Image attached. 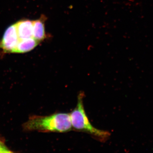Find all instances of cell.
I'll use <instances>...</instances> for the list:
<instances>
[{"label":"cell","instance_id":"obj_1","mask_svg":"<svg viewBox=\"0 0 153 153\" xmlns=\"http://www.w3.org/2000/svg\"><path fill=\"white\" fill-rule=\"evenodd\" d=\"M84 92H79L76 106L69 114L72 130L88 134L99 141L105 142L109 139L111 133L107 131L96 128L91 123L84 109Z\"/></svg>","mask_w":153,"mask_h":153},{"label":"cell","instance_id":"obj_2","mask_svg":"<svg viewBox=\"0 0 153 153\" xmlns=\"http://www.w3.org/2000/svg\"><path fill=\"white\" fill-rule=\"evenodd\" d=\"M28 129L45 132H68L72 130L70 114L56 113L47 116H36L28 121Z\"/></svg>","mask_w":153,"mask_h":153},{"label":"cell","instance_id":"obj_3","mask_svg":"<svg viewBox=\"0 0 153 153\" xmlns=\"http://www.w3.org/2000/svg\"><path fill=\"white\" fill-rule=\"evenodd\" d=\"M19 41L15 23L6 29L2 38L0 40V49L5 53H14Z\"/></svg>","mask_w":153,"mask_h":153},{"label":"cell","instance_id":"obj_4","mask_svg":"<svg viewBox=\"0 0 153 153\" xmlns=\"http://www.w3.org/2000/svg\"><path fill=\"white\" fill-rule=\"evenodd\" d=\"M19 40L33 37V21L25 19L16 23Z\"/></svg>","mask_w":153,"mask_h":153},{"label":"cell","instance_id":"obj_5","mask_svg":"<svg viewBox=\"0 0 153 153\" xmlns=\"http://www.w3.org/2000/svg\"><path fill=\"white\" fill-rule=\"evenodd\" d=\"M45 19L46 17L44 16L33 21V37L40 43L46 38L44 23Z\"/></svg>","mask_w":153,"mask_h":153},{"label":"cell","instance_id":"obj_6","mask_svg":"<svg viewBox=\"0 0 153 153\" xmlns=\"http://www.w3.org/2000/svg\"><path fill=\"white\" fill-rule=\"evenodd\" d=\"M38 42L33 37L20 39L17 44L14 53H24L32 51L39 44Z\"/></svg>","mask_w":153,"mask_h":153},{"label":"cell","instance_id":"obj_7","mask_svg":"<svg viewBox=\"0 0 153 153\" xmlns=\"http://www.w3.org/2000/svg\"><path fill=\"white\" fill-rule=\"evenodd\" d=\"M11 151L3 143L0 141V153H11Z\"/></svg>","mask_w":153,"mask_h":153}]
</instances>
